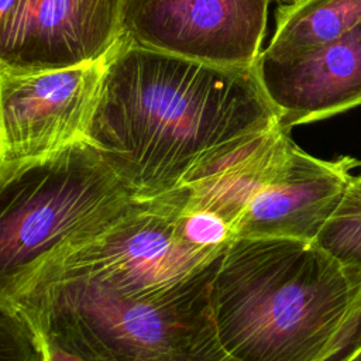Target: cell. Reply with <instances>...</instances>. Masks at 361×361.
<instances>
[{"instance_id": "6da1fadb", "label": "cell", "mask_w": 361, "mask_h": 361, "mask_svg": "<svg viewBox=\"0 0 361 361\" xmlns=\"http://www.w3.org/2000/svg\"><path fill=\"white\" fill-rule=\"evenodd\" d=\"M276 124L254 68L189 61L120 37L87 142L135 199H151L186 188L220 149Z\"/></svg>"}, {"instance_id": "7a4b0ae2", "label": "cell", "mask_w": 361, "mask_h": 361, "mask_svg": "<svg viewBox=\"0 0 361 361\" xmlns=\"http://www.w3.org/2000/svg\"><path fill=\"white\" fill-rule=\"evenodd\" d=\"M234 361H324L361 307V271L316 241L234 238L210 286Z\"/></svg>"}, {"instance_id": "3957f363", "label": "cell", "mask_w": 361, "mask_h": 361, "mask_svg": "<svg viewBox=\"0 0 361 361\" xmlns=\"http://www.w3.org/2000/svg\"><path fill=\"white\" fill-rule=\"evenodd\" d=\"M216 268L159 296L124 295L87 278L58 279L16 306L34 330L82 361H234L213 313Z\"/></svg>"}, {"instance_id": "277c9868", "label": "cell", "mask_w": 361, "mask_h": 361, "mask_svg": "<svg viewBox=\"0 0 361 361\" xmlns=\"http://www.w3.org/2000/svg\"><path fill=\"white\" fill-rule=\"evenodd\" d=\"M134 200L87 141L0 165V300L16 305L51 265L116 223Z\"/></svg>"}, {"instance_id": "5b68a950", "label": "cell", "mask_w": 361, "mask_h": 361, "mask_svg": "<svg viewBox=\"0 0 361 361\" xmlns=\"http://www.w3.org/2000/svg\"><path fill=\"white\" fill-rule=\"evenodd\" d=\"M185 202V188L135 199L116 223L51 265L35 286L87 278L124 295L159 296L196 282L214 268L226 248H200L182 234Z\"/></svg>"}, {"instance_id": "8992f818", "label": "cell", "mask_w": 361, "mask_h": 361, "mask_svg": "<svg viewBox=\"0 0 361 361\" xmlns=\"http://www.w3.org/2000/svg\"><path fill=\"white\" fill-rule=\"evenodd\" d=\"M274 0H124L121 37L151 51L251 69Z\"/></svg>"}, {"instance_id": "52a82bcc", "label": "cell", "mask_w": 361, "mask_h": 361, "mask_svg": "<svg viewBox=\"0 0 361 361\" xmlns=\"http://www.w3.org/2000/svg\"><path fill=\"white\" fill-rule=\"evenodd\" d=\"M117 44L100 59L56 71H0V165L87 141L99 87Z\"/></svg>"}, {"instance_id": "ba28073f", "label": "cell", "mask_w": 361, "mask_h": 361, "mask_svg": "<svg viewBox=\"0 0 361 361\" xmlns=\"http://www.w3.org/2000/svg\"><path fill=\"white\" fill-rule=\"evenodd\" d=\"M123 4L17 0L0 23V71H56L100 59L121 37Z\"/></svg>"}, {"instance_id": "9c48e42d", "label": "cell", "mask_w": 361, "mask_h": 361, "mask_svg": "<svg viewBox=\"0 0 361 361\" xmlns=\"http://www.w3.org/2000/svg\"><path fill=\"white\" fill-rule=\"evenodd\" d=\"M254 72L288 131L361 106V23L331 42L293 55L259 54Z\"/></svg>"}, {"instance_id": "30bf717a", "label": "cell", "mask_w": 361, "mask_h": 361, "mask_svg": "<svg viewBox=\"0 0 361 361\" xmlns=\"http://www.w3.org/2000/svg\"><path fill=\"white\" fill-rule=\"evenodd\" d=\"M358 159L333 161L305 152L293 141L278 172L252 197L235 226V238L316 241L340 204Z\"/></svg>"}, {"instance_id": "8fae6325", "label": "cell", "mask_w": 361, "mask_h": 361, "mask_svg": "<svg viewBox=\"0 0 361 361\" xmlns=\"http://www.w3.org/2000/svg\"><path fill=\"white\" fill-rule=\"evenodd\" d=\"M293 140L290 131L272 128L238 138L212 157L185 188V209L206 210L235 226L252 197L278 172Z\"/></svg>"}, {"instance_id": "7c38bea8", "label": "cell", "mask_w": 361, "mask_h": 361, "mask_svg": "<svg viewBox=\"0 0 361 361\" xmlns=\"http://www.w3.org/2000/svg\"><path fill=\"white\" fill-rule=\"evenodd\" d=\"M275 32L261 51L267 56H288L331 42L361 23V0H300L279 4Z\"/></svg>"}, {"instance_id": "4fadbf2b", "label": "cell", "mask_w": 361, "mask_h": 361, "mask_svg": "<svg viewBox=\"0 0 361 361\" xmlns=\"http://www.w3.org/2000/svg\"><path fill=\"white\" fill-rule=\"evenodd\" d=\"M316 243L347 267L361 271V175L350 182L340 204L319 233ZM361 348V307L334 351L324 361H347Z\"/></svg>"}, {"instance_id": "5bb4252c", "label": "cell", "mask_w": 361, "mask_h": 361, "mask_svg": "<svg viewBox=\"0 0 361 361\" xmlns=\"http://www.w3.org/2000/svg\"><path fill=\"white\" fill-rule=\"evenodd\" d=\"M34 330L14 303L0 300V361H38Z\"/></svg>"}, {"instance_id": "9a60e30c", "label": "cell", "mask_w": 361, "mask_h": 361, "mask_svg": "<svg viewBox=\"0 0 361 361\" xmlns=\"http://www.w3.org/2000/svg\"><path fill=\"white\" fill-rule=\"evenodd\" d=\"M34 334H35L38 355H39L38 361H82L76 355L68 353L66 350H63L59 345H56L55 343H52L42 333L34 330Z\"/></svg>"}, {"instance_id": "2e32d148", "label": "cell", "mask_w": 361, "mask_h": 361, "mask_svg": "<svg viewBox=\"0 0 361 361\" xmlns=\"http://www.w3.org/2000/svg\"><path fill=\"white\" fill-rule=\"evenodd\" d=\"M17 0H0V23L6 17V14L11 10Z\"/></svg>"}, {"instance_id": "e0dca14e", "label": "cell", "mask_w": 361, "mask_h": 361, "mask_svg": "<svg viewBox=\"0 0 361 361\" xmlns=\"http://www.w3.org/2000/svg\"><path fill=\"white\" fill-rule=\"evenodd\" d=\"M347 361H361V348L357 353H354Z\"/></svg>"}, {"instance_id": "ac0fdd59", "label": "cell", "mask_w": 361, "mask_h": 361, "mask_svg": "<svg viewBox=\"0 0 361 361\" xmlns=\"http://www.w3.org/2000/svg\"><path fill=\"white\" fill-rule=\"evenodd\" d=\"M274 1H278L279 4H293V3H298L300 0H274Z\"/></svg>"}, {"instance_id": "d6986e66", "label": "cell", "mask_w": 361, "mask_h": 361, "mask_svg": "<svg viewBox=\"0 0 361 361\" xmlns=\"http://www.w3.org/2000/svg\"><path fill=\"white\" fill-rule=\"evenodd\" d=\"M357 168H360L361 169V159H358V162H357ZM361 175V173H360Z\"/></svg>"}]
</instances>
